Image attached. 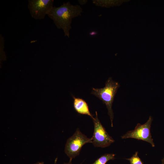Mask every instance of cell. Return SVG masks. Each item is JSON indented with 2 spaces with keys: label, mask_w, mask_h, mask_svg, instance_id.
Segmentation results:
<instances>
[{
  "label": "cell",
  "mask_w": 164,
  "mask_h": 164,
  "mask_svg": "<svg viewBox=\"0 0 164 164\" xmlns=\"http://www.w3.org/2000/svg\"><path fill=\"white\" fill-rule=\"evenodd\" d=\"M115 155V154L113 153L105 154L91 164H106L109 161L114 159Z\"/></svg>",
  "instance_id": "9"
},
{
  "label": "cell",
  "mask_w": 164,
  "mask_h": 164,
  "mask_svg": "<svg viewBox=\"0 0 164 164\" xmlns=\"http://www.w3.org/2000/svg\"><path fill=\"white\" fill-rule=\"evenodd\" d=\"M161 164H164V156L162 160V162Z\"/></svg>",
  "instance_id": "15"
},
{
  "label": "cell",
  "mask_w": 164,
  "mask_h": 164,
  "mask_svg": "<svg viewBox=\"0 0 164 164\" xmlns=\"http://www.w3.org/2000/svg\"><path fill=\"white\" fill-rule=\"evenodd\" d=\"M92 138H89L77 128L74 134L67 140L64 152L70 159H72L79 155L82 146L92 143Z\"/></svg>",
  "instance_id": "3"
},
{
  "label": "cell",
  "mask_w": 164,
  "mask_h": 164,
  "mask_svg": "<svg viewBox=\"0 0 164 164\" xmlns=\"http://www.w3.org/2000/svg\"><path fill=\"white\" fill-rule=\"evenodd\" d=\"M95 113V117L92 119L94 128L92 143L94 147L104 148L110 145L114 140L109 135L101 123L96 111Z\"/></svg>",
  "instance_id": "5"
},
{
  "label": "cell",
  "mask_w": 164,
  "mask_h": 164,
  "mask_svg": "<svg viewBox=\"0 0 164 164\" xmlns=\"http://www.w3.org/2000/svg\"><path fill=\"white\" fill-rule=\"evenodd\" d=\"M53 0H28V7L31 17L36 20L44 18L53 7Z\"/></svg>",
  "instance_id": "6"
},
{
  "label": "cell",
  "mask_w": 164,
  "mask_h": 164,
  "mask_svg": "<svg viewBox=\"0 0 164 164\" xmlns=\"http://www.w3.org/2000/svg\"><path fill=\"white\" fill-rule=\"evenodd\" d=\"M5 40L2 35H0V52L1 60L6 59V56L4 51Z\"/></svg>",
  "instance_id": "11"
},
{
  "label": "cell",
  "mask_w": 164,
  "mask_h": 164,
  "mask_svg": "<svg viewBox=\"0 0 164 164\" xmlns=\"http://www.w3.org/2000/svg\"><path fill=\"white\" fill-rule=\"evenodd\" d=\"M105 84V87L103 88H92L91 94L98 98L105 104L111 120V126L113 127L114 113L112 104L120 85L118 82L113 80L111 77L108 79Z\"/></svg>",
  "instance_id": "2"
},
{
  "label": "cell",
  "mask_w": 164,
  "mask_h": 164,
  "mask_svg": "<svg viewBox=\"0 0 164 164\" xmlns=\"http://www.w3.org/2000/svg\"><path fill=\"white\" fill-rule=\"evenodd\" d=\"M91 33H90V34L91 35H94L95 34H96V33H95V32H91Z\"/></svg>",
  "instance_id": "16"
},
{
  "label": "cell",
  "mask_w": 164,
  "mask_h": 164,
  "mask_svg": "<svg viewBox=\"0 0 164 164\" xmlns=\"http://www.w3.org/2000/svg\"><path fill=\"white\" fill-rule=\"evenodd\" d=\"M78 1L79 3L82 5L86 4L87 2V0H78Z\"/></svg>",
  "instance_id": "12"
},
{
  "label": "cell",
  "mask_w": 164,
  "mask_h": 164,
  "mask_svg": "<svg viewBox=\"0 0 164 164\" xmlns=\"http://www.w3.org/2000/svg\"><path fill=\"white\" fill-rule=\"evenodd\" d=\"M73 99V105L75 110L79 114L87 115L92 119L94 117L90 111L87 103L84 99L72 96Z\"/></svg>",
  "instance_id": "7"
},
{
  "label": "cell",
  "mask_w": 164,
  "mask_h": 164,
  "mask_svg": "<svg viewBox=\"0 0 164 164\" xmlns=\"http://www.w3.org/2000/svg\"><path fill=\"white\" fill-rule=\"evenodd\" d=\"M92 2L96 6L105 8L118 6L122 2L121 1L105 0H92Z\"/></svg>",
  "instance_id": "8"
},
{
  "label": "cell",
  "mask_w": 164,
  "mask_h": 164,
  "mask_svg": "<svg viewBox=\"0 0 164 164\" xmlns=\"http://www.w3.org/2000/svg\"><path fill=\"white\" fill-rule=\"evenodd\" d=\"M153 120L150 116L146 123L143 124L138 123L134 130L128 131L122 135V139L133 138L143 140L149 143L152 147L155 146L151 133V127Z\"/></svg>",
  "instance_id": "4"
},
{
  "label": "cell",
  "mask_w": 164,
  "mask_h": 164,
  "mask_svg": "<svg viewBox=\"0 0 164 164\" xmlns=\"http://www.w3.org/2000/svg\"><path fill=\"white\" fill-rule=\"evenodd\" d=\"M126 159L129 161L130 164H144L138 155V152H135L131 157Z\"/></svg>",
  "instance_id": "10"
},
{
  "label": "cell",
  "mask_w": 164,
  "mask_h": 164,
  "mask_svg": "<svg viewBox=\"0 0 164 164\" xmlns=\"http://www.w3.org/2000/svg\"><path fill=\"white\" fill-rule=\"evenodd\" d=\"M82 12L80 5H73L68 2L59 7L53 6L47 15L57 28L63 30L64 36L69 38L72 19L81 15Z\"/></svg>",
  "instance_id": "1"
},
{
  "label": "cell",
  "mask_w": 164,
  "mask_h": 164,
  "mask_svg": "<svg viewBox=\"0 0 164 164\" xmlns=\"http://www.w3.org/2000/svg\"><path fill=\"white\" fill-rule=\"evenodd\" d=\"M34 164H44V162H38Z\"/></svg>",
  "instance_id": "14"
},
{
  "label": "cell",
  "mask_w": 164,
  "mask_h": 164,
  "mask_svg": "<svg viewBox=\"0 0 164 164\" xmlns=\"http://www.w3.org/2000/svg\"><path fill=\"white\" fill-rule=\"evenodd\" d=\"M72 159H70V160L69 162H68L67 163H64V164H72ZM82 163H81L80 164H81Z\"/></svg>",
  "instance_id": "13"
}]
</instances>
